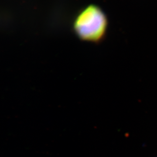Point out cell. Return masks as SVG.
<instances>
[{"instance_id": "cell-1", "label": "cell", "mask_w": 157, "mask_h": 157, "mask_svg": "<svg viewBox=\"0 0 157 157\" xmlns=\"http://www.w3.org/2000/svg\"><path fill=\"white\" fill-rule=\"evenodd\" d=\"M108 18L98 6L91 5L77 14L73 23L74 34L81 41L99 44L104 42L108 32Z\"/></svg>"}]
</instances>
